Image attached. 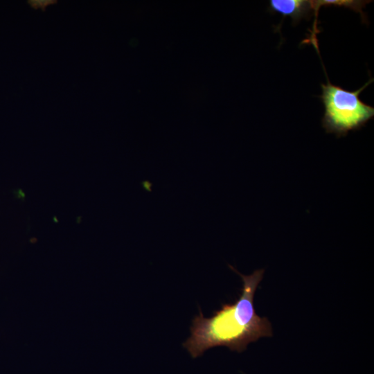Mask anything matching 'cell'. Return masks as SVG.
Wrapping results in <instances>:
<instances>
[{"mask_svg":"<svg viewBox=\"0 0 374 374\" xmlns=\"http://www.w3.org/2000/svg\"><path fill=\"white\" fill-rule=\"evenodd\" d=\"M229 266L242 279L241 295L235 303L223 304L209 318L204 317L201 310L194 317L190 336L183 344L193 358L220 346L242 352L249 344L261 337L272 336L268 319L257 314L253 305L254 294L265 270L257 269L250 275H243Z\"/></svg>","mask_w":374,"mask_h":374,"instance_id":"6da1fadb","label":"cell"},{"mask_svg":"<svg viewBox=\"0 0 374 374\" xmlns=\"http://www.w3.org/2000/svg\"><path fill=\"white\" fill-rule=\"evenodd\" d=\"M371 78L356 91H348L330 83L321 84V98L325 107L321 120L326 133H333L337 137L346 136L350 130H357L374 116V108L359 98V93L371 82Z\"/></svg>","mask_w":374,"mask_h":374,"instance_id":"7a4b0ae2","label":"cell"},{"mask_svg":"<svg viewBox=\"0 0 374 374\" xmlns=\"http://www.w3.org/2000/svg\"><path fill=\"white\" fill-rule=\"evenodd\" d=\"M310 1L313 15H314V19L310 39L305 40V42H310L317 51H319L317 35L320 32L317 28V19L319 10L321 6H339L351 9L359 13L362 21L367 23V17L363 9L366 4L372 2L371 0H310Z\"/></svg>","mask_w":374,"mask_h":374,"instance_id":"3957f363","label":"cell"},{"mask_svg":"<svg viewBox=\"0 0 374 374\" xmlns=\"http://www.w3.org/2000/svg\"><path fill=\"white\" fill-rule=\"evenodd\" d=\"M269 10L284 17H290L294 24L301 19H309L313 14L310 0H270Z\"/></svg>","mask_w":374,"mask_h":374,"instance_id":"277c9868","label":"cell"},{"mask_svg":"<svg viewBox=\"0 0 374 374\" xmlns=\"http://www.w3.org/2000/svg\"><path fill=\"white\" fill-rule=\"evenodd\" d=\"M30 2V4L35 8H44L46 6L51 3H53L52 2L53 1H31Z\"/></svg>","mask_w":374,"mask_h":374,"instance_id":"5b68a950","label":"cell"}]
</instances>
